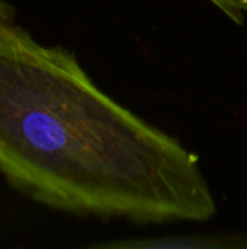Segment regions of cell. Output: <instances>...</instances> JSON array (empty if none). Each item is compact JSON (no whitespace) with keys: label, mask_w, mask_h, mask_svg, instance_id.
<instances>
[{"label":"cell","mask_w":247,"mask_h":249,"mask_svg":"<svg viewBox=\"0 0 247 249\" xmlns=\"http://www.w3.org/2000/svg\"><path fill=\"white\" fill-rule=\"evenodd\" d=\"M103 248H122V249H172V248H221L233 247L224 244L223 241L213 239H197V238H178V239H148V241H122L100 245Z\"/></svg>","instance_id":"2"},{"label":"cell","mask_w":247,"mask_h":249,"mask_svg":"<svg viewBox=\"0 0 247 249\" xmlns=\"http://www.w3.org/2000/svg\"><path fill=\"white\" fill-rule=\"evenodd\" d=\"M218 7L230 20L243 25L247 15V0H208Z\"/></svg>","instance_id":"3"},{"label":"cell","mask_w":247,"mask_h":249,"mask_svg":"<svg viewBox=\"0 0 247 249\" xmlns=\"http://www.w3.org/2000/svg\"><path fill=\"white\" fill-rule=\"evenodd\" d=\"M0 174L31 200L135 225L217 213L199 158L106 95L76 54L35 39L0 0Z\"/></svg>","instance_id":"1"}]
</instances>
